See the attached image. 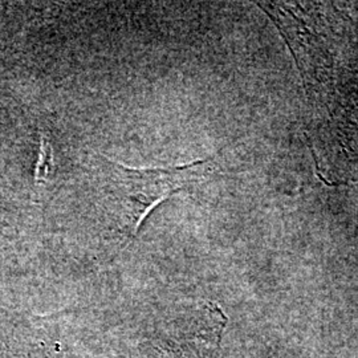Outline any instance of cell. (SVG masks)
Instances as JSON below:
<instances>
[{"mask_svg": "<svg viewBox=\"0 0 358 358\" xmlns=\"http://www.w3.org/2000/svg\"><path fill=\"white\" fill-rule=\"evenodd\" d=\"M53 150L51 142L45 138L43 133H40V145H38V161L35 166V183H47L50 180L53 171Z\"/></svg>", "mask_w": 358, "mask_h": 358, "instance_id": "cell-2", "label": "cell"}, {"mask_svg": "<svg viewBox=\"0 0 358 358\" xmlns=\"http://www.w3.org/2000/svg\"><path fill=\"white\" fill-rule=\"evenodd\" d=\"M108 185L121 199L138 206L130 226V238L136 235L142 222L159 203L174 192L199 178L206 162L166 169H130L103 157Z\"/></svg>", "mask_w": 358, "mask_h": 358, "instance_id": "cell-1", "label": "cell"}]
</instances>
